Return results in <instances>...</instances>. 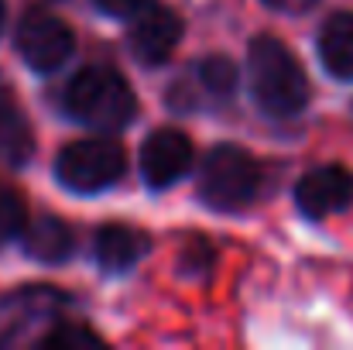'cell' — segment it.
I'll return each mask as SVG.
<instances>
[{
    "instance_id": "cell-4",
    "label": "cell",
    "mask_w": 353,
    "mask_h": 350,
    "mask_svg": "<svg viewBox=\"0 0 353 350\" xmlns=\"http://www.w3.org/2000/svg\"><path fill=\"white\" fill-rule=\"evenodd\" d=\"M127 168V151L114 137H83L59 151L55 175L72 193H103Z\"/></svg>"
},
{
    "instance_id": "cell-14",
    "label": "cell",
    "mask_w": 353,
    "mask_h": 350,
    "mask_svg": "<svg viewBox=\"0 0 353 350\" xmlns=\"http://www.w3.org/2000/svg\"><path fill=\"white\" fill-rule=\"evenodd\" d=\"M24 231H28V206L21 193H14L10 186H0V247Z\"/></svg>"
},
{
    "instance_id": "cell-9",
    "label": "cell",
    "mask_w": 353,
    "mask_h": 350,
    "mask_svg": "<svg viewBox=\"0 0 353 350\" xmlns=\"http://www.w3.org/2000/svg\"><path fill=\"white\" fill-rule=\"evenodd\" d=\"M236 90V66L223 55H210L203 59L199 66H192L189 76H182L179 86L168 90V107L175 110H192V107H203L199 104V93L206 100H216V104H227Z\"/></svg>"
},
{
    "instance_id": "cell-6",
    "label": "cell",
    "mask_w": 353,
    "mask_h": 350,
    "mask_svg": "<svg viewBox=\"0 0 353 350\" xmlns=\"http://www.w3.org/2000/svg\"><path fill=\"white\" fill-rule=\"evenodd\" d=\"M192 162H196V148L175 127H158L141 144V175L151 189H165L179 182L192 168Z\"/></svg>"
},
{
    "instance_id": "cell-3",
    "label": "cell",
    "mask_w": 353,
    "mask_h": 350,
    "mask_svg": "<svg viewBox=\"0 0 353 350\" xmlns=\"http://www.w3.org/2000/svg\"><path fill=\"white\" fill-rule=\"evenodd\" d=\"M261 193V165L250 151L236 144H220L206 155L199 172V196L220 213L247 210Z\"/></svg>"
},
{
    "instance_id": "cell-16",
    "label": "cell",
    "mask_w": 353,
    "mask_h": 350,
    "mask_svg": "<svg viewBox=\"0 0 353 350\" xmlns=\"http://www.w3.org/2000/svg\"><path fill=\"white\" fill-rule=\"evenodd\" d=\"M154 0H97V7L110 17H137L141 10H148Z\"/></svg>"
},
{
    "instance_id": "cell-11",
    "label": "cell",
    "mask_w": 353,
    "mask_h": 350,
    "mask_svg": "<svg viewBox=\"0 0 353 350\" xmlns=\"http://www.w3.org/2000/svg\"><path fill=\"white\" fill-rule=\"evenodd\" d=\"M319 59L330 76L353 79V14L340 10L319 28Z\"/></svg>"
},
{
    "instance_id": "cell-12",
    "label": "cell",
    "mask_w": 353,
    "mask_h": 350,
    "mask_svg": "<svg viewBox=\"0 0 353 350\" xmlns=\"http://www.w3.org/2000/svg\"><path fill=\"white\" fill-rule=\"evenodd\" d=\"M34 155V130L28 124L17 100L0 90V162L7 165H24Z\"/></svg>"
},
{
    "instance_id": "cell-13",
    "label": "cell",
    "mask_w": 353,
    "mask_h": 350,
    "mask_svg": "<svg viewBox=\"0 0 353 350\" xmlns=\"http://www.w3.org/2000/svg\"><path fill=\"white\" fill-rule=\"evenodd\" d=\"M72 231L69 224H62L59 217H38L34 224H28L24 231V254L45 264H59L72 254Z\"/></svg>"
},
{
    "instance_id": "cell-10",
    "label": "cell",
    "mask_w": 353,
    "mask_h": 350,
    "mask_svg": "<svg viewBox=\"0 0 353 350\" xmlns=\"http://www.w3.org/2000/svg\"><path fill=\"white\" fill-rule=\"evenodd\" d=\"M97 261L103 271L117 275L134 268L144 254H148V233H141L137 227H127V224H107L97 231Z\"/></svg>"
},
{
    "instance_id": "cell-1",
    "label": "cell",
    "mask_w": 353,
    "mask_h": 350,
    "mask_svg": "<svg viewBox=\"0 0 353 350\" xmlns=\"http://www.w3.org/2000/svg\"><path fill=\"white\" fill-rule=\"evenodd\" d=\"M250 90L261 104V110L271 117H295L309 104V76L302 62L292 55V48L271 35H261L250 41Z\"/></svg>"
},
{
    "instance_id": "cell-2",
    "label": "cell",
    "mask_w": 353,
    "mask_h": 350,
    "mask_svg": "<svg viewBox=\"0 0 353 350\" xmlns=\"http://www.w3.org/2000/svg\"><path fill=\"white\" fill-rule=\"evenodd\" d=\"M65 114L90 130H123L137 114L130 83L110 66H90L65 86Z\"/></svg>"
},
{
    "instance_id": "cell-5",
    "label": "cell",
    "mask_w": 353,
    "mask_h": 350,
    "mask_svg": "<svg viewBox=\"0 0 353 350\" xmlns=\"http://www.w3.org/2000/svg\"><path fill=\"white\" fill-rule=\"evenodd\" d=\"M76 48L72 28L52 10H31L17 24V52L34 72H55Z\"/></svg>"
},
{
    "instance_id": "cell-18",
    "label": "cell",
    "mask_w": 353,
    "mask_h": 350,
    "mask_svg": "<svg viewBox=\"0 0 353 350\" xmlns=\"http://www.w3.org/2000/svg\"><path fill=\"white\" fill-rule=\"evenodd\" d=\"M3 21H7V7H3V0H0V35H3Z\"/></svg>"
},
{
    "instance_id": "cell-8",
    "label": "cell",
    "mask_w": 353,
    "mask_h": 350,
    "mask_svg": "<svg viewBox=\"0 0 353 350\" xmlns=\"http://www.w3.org/2000/svg\"><path fill=\"white\" fill-rule=\"evenodd\" d=\"M130 52L141 66H161L172 59V52L179 48L182 41V17L168 7H148L134 17L130 24Z\"/></svg>"
},
{
    "instance_id": "cell-17",
    "label": "cell",
    "mask_w": 353,
    "mask_h": 350,
    "mask_svg": "<svg viewBox=\"0 0 353 350\" xmlns=\"http://www.w3.org/2000/svg\"><path fill=\"white\" fill-rule=\"evenodd\" d=\"M264 3L274 10H285V14H299V10H309L316 0H264Z\"/></svg>"
},
{
    "instance_id": "cell-7",
    "label": "cell",
    "mask_w": 353,
    "mask_h": 350,
    "mask_svg": "<svg viewBox=\"0 0 353 350\" xmlns=\"http://www.w3.org/2000/svg\"><path fill=\"white\" fill-rule=\"evenodd\" d=\"M295 203L305 217L326 220L353 206V172L343 165H319L305 172L295 186Z\"/></svg>"
},
{
    "instance_id": "cell-15",
    "label": "cell",
    "mask_w": 353,
    "mask_h": 350,
    "mask_svg": "<svg viewBox=\"0 0 353 350\" xmlns=\"http://www.w3.org/2000/svg\"><path fill=\"white\" fill-rule=\"evenodd\" d=\"M90 344H100V337L83 323H55L52 333L41 337V347H90Z\"/></svg>"
}]
</instances>
